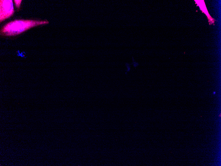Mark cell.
Returning <instances> with one entry per match:
<instances>
[{
	"label": "cell",
	"instance_id": "1",
	"mask_svg": "<svg viewBox=\"0 0 221 166\" xmlns=\"http://www.w3.org/2000/svg\"><path fill=\"white\" fill-rule=\"evenodd\" d=\"M49 23L47 20H15L6 24L1 30V35L5 36L19 35L33 27Z\"/></svg>",
	"mask_w": 221,
	"mask_h": 166
},
{
	"label": "cell",
	"instance_id": "2",
	"mask_svg": "<svg viewBox=\"0 0 221 166\" xmlns=\"http://www.w3.org/2000/svg\"><path fill=\"white\" fill-rule=\"evenodd\" d=\"M1 6V22L8 19L13 15L14 10L13 1L12 0H1L0 1Z\"/></svg>",
	"mask_w": 221,
	"mask_h": 166
},
{
	"label": "cell",
	"instance_id": "3",
	"mask_svg": "<svg viewBox=\"0 0 221 166\" xmlns=\"http://www.w3.org/2000/svg\"><path fill=\"white\" fill-rule=\"evenodd\" d=\"M14 2L15 3V5H16V7L17 9H19L20 8L21 3L22 1H14Z\"/></svg>",
	"mask_w": 221,
	"mask_h": 166
},
{
	"label": "cell",
	"instance_id": "4",
	"mask_svg": "<svg viewBox=\"0 0 221 166\" xmlns=\"http://www.w3.org/2000/svg\"><path fill=\"white\" fill-rule=\"evenodd\" d=\"M216 94V92H214V93H213V94Z\"/></svg>",
	"mask_w": 221,
	"mask_h": 166
}]
</instances>
